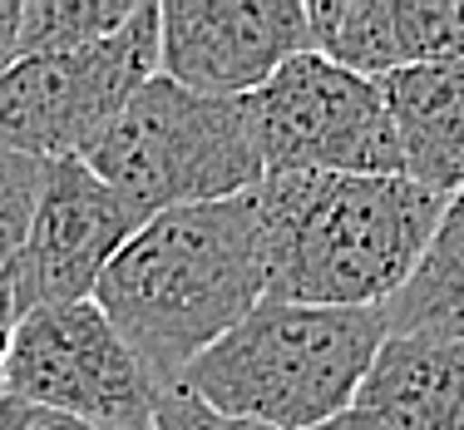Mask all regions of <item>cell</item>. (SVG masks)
<instances>
[{"instance_id": "12", "label": "cell", "mask_w": 464, "mask_h": 430, "mask_svg": "<svg viewBox=\"0 0 464 430\" xmlns=\"http://www.w3.org/2000/svg\"><path fill=\"white\" fill-rule=\"evenodd\" d=\"M401 143V173L420 189L464 193V60L415 64L381 80Z\"/></svg>"}, {"instance_id": "7", "label": "cell", "mask_w": 464, "mask_h": 430, "mask_svg": "<svg viewBox=\"0 0 464 430\" xmlns=\"http://www.w3.org/2000/svg\"><path fill=\"white\" fill-rule=\"evenodd\" d=\"M5 396L109 430H153L159 386L94 302L40 307L10 327Z\"/></svg>"}, {"instance_id": "4", "label": "cell", "mask_w": 464, "mask_h": 430, "mask_svg": "<svg viewBox=\"0 0 464 430\" xmlns=\"http://www.w3.org/2000/svg\"><path fill=\"white\" fill-rule=\"evenodd\" d=\"M139 218L223 203L252 193L267 169L257 159L242 99H208L153 74L124 114L80 153Z\"/></svg>"}, {"instance_id": "1", "label": "cell", "mask_w": 464, "mask_h": 430, "mask_svg": "<svg viewBox=\"0 0 464 430\" xmlns=\"http://www.w3.org/2000/svg\"><path fill=\"white\" fill-rule=\"evenodd\" d=\"M267 297L257 198L173 208L139 228L104 268L90 302L109 317L159 391L218 347Z\"/></svg>"}, {"instance_id": "16", "label": "cell", "mask_w": 464, "mask_h": 430, "mask_svg": "<svg viewBox=\"0 0 464 430\" xmlns=\"http://www.w3.org/2000/svg\"><path fill=\"white\" fill-rule=\"evenodd\" d=\"M153 430H267V425L218 415L213 406H203L198 396H188L183 386H173V391H159V406H153Z\"/></svg>"}, {"instance_id": "11", "label": "cell", "mask_w": 464, "mask_h": 430, "mask_svg": "<svg viewBox=\"0 0 464 430\" xmlns=\"http://www.w3.org/2000/svg\"><path fill=\"white\" fill-rule=\"evenodd\" d=\"M351 415L361 430H464V341L385 337Z\"/></svg>"}, {"instance_id": "17", "label": "cell", "mask_w": 464, "mask_h": 430, "mask_svg": "<svg viewBox=\"0 0 464 430\" xmlns=\"http://www.w3.org/2000/svg\"><path fill=\"white\" fill-rule=\"evenodd\" d=\"M0 430H109V425H90L80 415H60V411H45V406L0 396Z\"/></svg>"}, {"instance_id": "13", "label": "cell", "mask_w": 464, "mask_h": 430, "mask_svg": "<svg viewBox=\"0 0 464 430\" xmlns=\"http://www.w3.org/2000/svg\"><path fill=\"white\" fill-rule=\"evenodd\" d=\"M391 337L464 341V193H455L440 213L435 238L425 242L401 292L381 307Z\"/></svg>"}, {"instance_id": "6", "label": "cell", "mask_w": 464, "mask_h": 430, "mask_svg": "<svg viewBox=\"0 0 464 430\" xmlns=\"http://www.w3.org/2000/svg\"><path fill=\"white\" fill-rule=\"evenodd\" d=\"M247 104L267 173H401V143L381 80L302 50Z\"/></svg>"}, {"instance_id": "14", "label": "cell", "mask_w": 464, "mask_h": 430, "mask_svg": "<svg viewBox=\"0 0 464 430\" xmlns=\"http://www.w3.org/2000/svg\"><path fill=\"white\" fill-rule=\"evenodd\" d=\"M143 0H25L20 10V60L30 54H64L129 25Z\"/></svg>"}, {"instance_id": "2", "label": "cell", "mask_w": 464, "mask_h": 430, "mask_svg": "<svg viewBox=\"0 0 464 430\" xmlns=\"http://www.w3.org/2000/svg\"><path fill=\"white\" fill-rule=\"evenodd\" d=\"M252 198L267 297L302 307H385L450 203L405 173H267Z\"/></svg>"}, {"instance_id": "3", "label": "cell", "mask_w": 464, "mask_h": 430, "mask_svg": "<svg viewBox=\"0 0 464 430\" xmlns=\"http://www.w3.org/2000/svg\"><path fill=\"white\" fill-rule=\"evenodd\" d=\"M385 337L381 307H302L262 297L183 371L179 386L232 421L322 430L356 406Z\"/></svg>"}, {"instance_id": "5", "label": "cell", "mask_w": 464, "mask_h": 430, "mask_svg": "<svg viewBox=\"0 0 464 430\" xmlns=\"http://www.w3.org/2000/svg\"><path fill=\"white\" fill-rule=\"evenodd\" d=\"M159 74V5L143 0L114 35L64 54H30L0 74V143L30 159H80Z\"/></svg>"}, {"instance_id": "10", "label": "cell", "mask_w": 464, "mask_h": 430, "mask_svg": "<svg viewBox=\"0 0 464 430\" xmlns=\"http://www.w3.org/2000/svg\"><path fill=\"white\" fill-rule=\"evenodd\" d=\"M312 50L366 80L464 60V0H316Z\"/></svg>"}, {"instance_id": "18", "label": "cell", "mask_w": 464, "mask_h": 430, "mask_svg": "<svg viewBox=\"0 0 464 430\" xmlns=\"http://www.w3.org/2000/svg\"><path fill=\"white\" fill-rule=\"evenodd\" d=\"M20 10L25 0H0V74L20 60Z\"/></svg>"}, {"instance_id": "8", "label": "cell", "mask_w": 464, "mask_h": 430, "mask_svg": "<svg viewBox=\"0 0 464 430\" xmlns=\"http://www.w3.org/2000/svg\"><path fill=\"white\" fill-rule=\"evenodd\" d=\"M312 50L296 0H163L159 74L208 99L257 94L292 54Z\"/></svg>"}, {"instance_id": "19", "label": "cell", "mask_w": 464, "mask_h": 430, "mask_svg": "<svg viewBox=\"0 0 464 430\" xmlns=\"http://www.w3.org/2000/svg\"><path fill=\"white\" fill-rule=\"evenodd\" d=\"M5 361H10V322H0V396H5Z\"/></svg>"}, {"instance_id": "9", "label": "cell", "mask_w": 464, "mask_h": 430, "mask_svg": "<svg viewBox=\"0 0 464 430\" xmlns=\"http://www.w3.org/2000/svg\"><path fill=\"white\" fill-rule=\"evenodd\" d=\"M149 218H139L104 179L84 169V159L45 163L30 238L15 268V322L40 307L90 302L104 268Z\"/></svg>"}, {"instance_id": "15", "label": "cell", "mask_w": 464, "mask_h": 430, "mask_svg": "<svg viewBox=\"0 0 464 430\" xmlns=\"http://www.w3.org/2000/svg\"><path fill=\"white\" fill-rule=\"evenodd\" d=\"M40 189H45V159H30L0 143V322L15 327V268L30 238Z\"/></svg>"}]
</instances>
